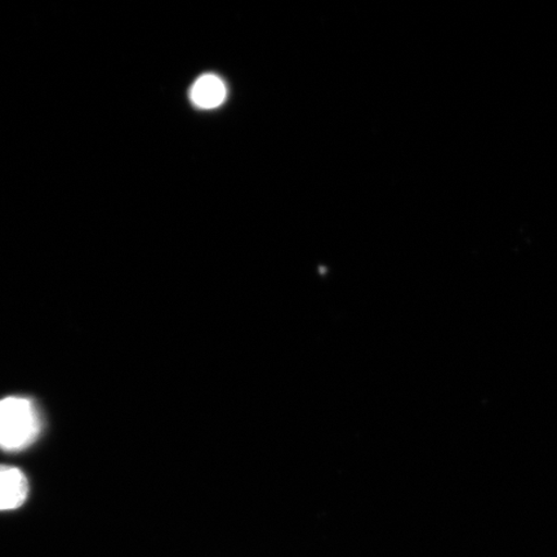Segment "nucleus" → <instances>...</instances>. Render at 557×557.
<instances>
[{"instance_id": "1", "label": "nucleus", "mask_w": 557, "mask_h": 557, "mask_svg": "<svg viewBox=\"0 0 557 557\" xmlns=\"http://www.w3.org/2000/svg\"><path fill=\"white\" fill-rule=\"evenodd\" d=\"M41 431V417L35 404L21 396L0 400V449L16 453L29 448Z\"/></svg>"}, {"instance_id": "2", "label": "nucleus", "mask_w": 557, "mask_h": 557, "mask_svg": "<svg viewBox=\"0 0 557 557\" xmlns=\"http://www.w3.org/2000/svg\"><path fill=\"white\" fill-rule=\"evenodd\" d=\"M29 494V482L24 472L12 466L0 465V511L16 510Z\"/></svg>"}, {"instance_id": "3", "label": "nucleus", "mask_w": 557, "mask_h": 557, "mask_svg": "<svg viewBox=\"0 0 557 557\" xmlns=\"http://www.w3.org/2000/svg\"><path fill=\"white\" fill-rule=\"evenodd\" d=\"M227 89L224 81L214 74H205L194 83L190 99L200 109H215L224 103Z\"/></svg>"}]
</instances>
